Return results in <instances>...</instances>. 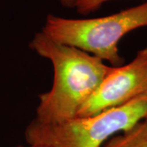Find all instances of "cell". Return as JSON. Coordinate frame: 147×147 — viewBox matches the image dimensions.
<instances>
[{"label": "cell", "instance_id": "obj_1", "mask_svg": "<svg viewBox=\"0 0 147 147\" xmlns=\"http://www.w3.org/2000/svg\"><path fill=\"white\" fill-rule=\"evenodd\" d=\"M29 47L53 65V86L38 95L34 118L42 123L76 118L112 69L99 58L57 42L42 31L34 34Z\"/></svg>", "mask_w": 147, "mask_h": 147}, {"label": "cell", "instance_id": "obj_2", "mask_svg": "<svg viewBox=\"0 0 147 147\" xmlns=\"http://www.w3.org/2000/svg\"><path fill=\"white\" fill-rule=\"evenodd\" d=\"M144 27H147V2L88 19L48 14L41 31L57 42L79 48L116 67L124 64L119 42L130 32Z\"/></svg>", "mask_w": 147, "mask_h": 147}, {"label": "cell", "instance_id": "obj_3", "mask_svg": "<svg viewBox=\"0 0 147 147\" xmlns=\"http://www.w3.org/2000/svg\"><path fill=\"white\" fill-rule=\"evenodd\" d=\"M147 116V94L126 104L59 123L34 119L25 131L27 144L46 147H102Z\"/></svg>", "mask_w": 147, "mask_h": 147}, {"label": "cell", "instance_id": "obj_4", "mask_svg": "<svg viewBox=\"0 0 147 147\" xmlns=\"http://www.w3.org/2000/svg\"><path fill=\"white\" fill-rule=\"evenodd\" d=\"M147 94V45L127 64L112 69L77 117H85L126 104Z\"/></svg>", "mask_w": 147, "mask_h": 147}, {"label": "cell", "instance_id": "obj_5", "mask_svg": "<svg viewBox=\"0 0 147 147\" xmlns=\"http://www.w3.org/2000/svg\"><path fill=\"white\" fill-rule=\"evenodd\" d=\"M102 147H147V116L129 130L110 138Z\"/></svg>", "mask_w": 147, "mask_h": 147}, {"label": "cell", "instance_id": "obj_6", "mask_svg": "<svg viewBox=\"0 0 147 147\" xmlns=\"http://www.w3.org/2000/svg\"><path fill=\"white\" fill-rule=\"evenodd\" d=\"M111 0H79L75 9L79 14L87 16L99 10L103 4Z\"/></svg>", "mask_w": 147, "mask_h": 147}, {"label": "cell", "instance_id": "obj_7", "mask_svg": "<svg viewBox=\"0 0 147 147\" xmlns=\"http://www.w3.org/2000/svg\"><path fill=\"white\" fill-rule=\"evenodd\" d=\"M57 1L62 7L69 8V9H72V8L75 9L77 3L79 2V0H57Z\"/></svg>", "mask_w": 147, "mask_h": 147}, {"label": "cell", "instance_id": "obj_8", "mask_svg": "<svg viewBox=\"0 0 147 147\" xmlns=\"http://www.w3.org/2000/svg\"><path fill=\"white\" fill-rule=\"evenodd\" d=\"M15 147H46L44 146H41V145H36V144H28L27 146H17Z\"/></svg>", "mask_w": 147, "mask_h": 147}]
</instances>
